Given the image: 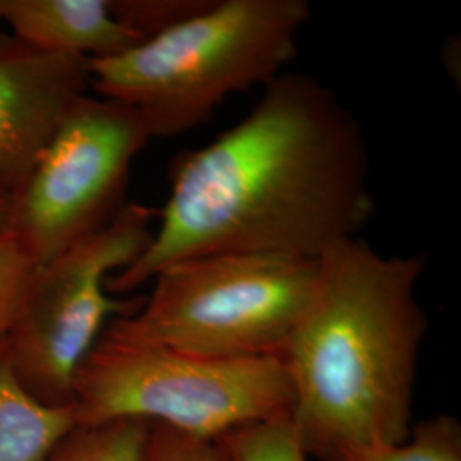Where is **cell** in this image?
Returning <instances> with one entry per match:
<instances>
[{
	"instance_id": "obj_1",
	"label": "cell",
	"mask_w": 461,
	"mask_h": 461,
	"mask_svg": "<svg viewBox=\"0 0 461 461\" xmlns=\"http://www.w3.org/2000/svg\"><path fill=\"white\" fill-rule=\"evenodd\" d=\"M361 125L329 86L282 72L243 120L180 154L140 257L106 282L131 296L166 267L214 253L318 260L375 212Z\"/></svg>"
},
{
	"instance_id": "obj_2",
	"label": "cell",
	"mask_w": 461,
	"mask_h": 461,
	"mask_svg": "<svg viewBox=\"0 0 461 461\" xmlns=\"http://www.w3.org/2000/svg\"><path fill=\"white\" fill-rule=\"evenodd\" d=\"M424 270V255H384L359 236L318 258L313 297L282 352L308 456L411 436L429 329L417 299Z\"/></svg>"
},
{
	"instance_id": "obj_3",
	"label": "cell",
	"mask_w": 461,
	"mask_h": 461,
	"mask_svg": "<svg viewBox=\"0 0 461 461\" xmlns=\"http://www.w3.org/2000/svg\"><path fill=\"white\" fill-rule=\"evenodd\" d=\"M310 17L306 0H211L165 33L89 60L91 89L137 110L152 139L180 135L232 95L282 74Z\"/></svg>"
},
{
	"instance_id": "obj_4",
	"label": "cell",
	"mask_w": 461,
	"mask_h": 461,
	"mask_svg": "<svg viewBox=\"0 0 461 461\" xmlns=\"http://www.w3.org/2000/svg\"><path fill=\"white\" fill-rule=\"evenodd\" d=\"M70 407L77 426L142 419L217 441L291 413L293 390L279 356L185 352L135 339L112 320L76 373Z\"/></svg>"
},
{
	"instance_id": "obj_5",
	"label": "cell",
	"mask_w": 461,
	"mask_h": 461,
	"mask_svg": "<svg viewBox=\"0 0 461 461\" xmlns=\"http://www.w3.org/2000/svg\"><path fill=\"white\" fill-rule=\"evenodd\" d=\"M142 306L115 318L135 339L214 357L279 356L306 312L318 260L214 253L161 270Z\"/></svg>"
},
{
	"instance_id": "obj_6",
	"label": "cell",
	"mask_w": 461,
	"mask_h": 461,
	"mask_svg": "<svg viewBox=\"0 0 461 461\" xmlns=\"http://www.w3.org/2000/svg\"><path fill=\"white\" fill-rule=\"evenodd\" d=\"M158 211L127 202L115 217L36 267L5 342L13 369L40 403L66 409L74 379L108 323L135 313L144 296H113L106 282L148 248Z\"/></svg>"
},
{
	"instance_id": "obj_7",
	"label": "cell",
	"mask_w": 461,
	"mask_h": 461,
	"mask_svg": "<svg viewBox=\"0 0 461 461\" xmlns=\"http://www.w3.org/2000/svg\"><path fill=\"white\" fill-rule=\"evenodd\" d=\"M149 140L144 116L123 103L87 95L70 110L11 198L7 232L36 267L115 217Z\"/></svg>"
},
{
	"instance_id": "obj_8",
	"label": "cell",
	"mask_w": 461,
	"mask_h": 461,
	"mask_svg": "<svg viewBox=\"0 0 461 461\" xmlns=\"http://www.w3.org/2000/svg\"><path fill=\"white\" fill-rule=\"evenodd\" d=\"M89 60L0 32V195L13 198L70 110L89 95Z\"/></svg>"
},
{
	"instance_id": "obj_9",
	"label": "cell",
	"mask_w": 461,
	"mask_h": 461,
	"mask_svg": "<svg viewBox=\"0 0 461 461\" xmlns=\"http://www.w3.org/2000/svg\"><path fill=\"white\" fill-rule=\"evenodd\" d=\"M9 33L36 49L101 60L144 40L116 19L110 0H0Z\"/></svg>"
},
{
	"instance_id": "obj_10",
	"label": "cell",
	"mask_w": 461,
	"mask_h": 461,
	"mask_svg": "<svg viewBox=\"0 0 461 461\" xmlns=\"http://www.w3.org/2000/svg\"><path fill=\"white\" fill-rule=\"evenodd\" d=\"M76 426L72 407H47L24 390L0 342V461H45Z\"/></svg>"
},
{
	"instance_id": "obj_11",
	"label": "cell",
	"mask_w": 461,
	"mask_h": 461,
	"mask_svg": "<svg viewBox=\"0 0 461 461\" xmlns=\"http://www.w3.org/2000/svg\"><path fill=\"white\" fill-rule=\"evenodd\" d=\"M316 461H461L460 420L439 413L413 424L403 443L342 446Z\"/></svg>"
},
{
	"instance_id": "obj_12",
	"label": "cell",
	"mask_w": 461,
	"mask_h": 461,
	"mask_svg": "<svg viewBox=\"0 0 461 461\" xmlns=\"http://www.w3.org/2000/svg\"><path fill=\"white\" fill-rule=\"evenodd\" d=\"M150 426L142 419L76 426L45 461H146Z\"/></svg>"
},
{
	"instance_id": "obj_13",
	"label": "cell",
	"mask_w": 461,
	"mask_h": 461,
	"mask_svg": "<svg viewBox=\"0 0 461 461\" xmlns=\"http://www.w3.org/2000/svg\"><path fill=\"white\" fill-rule=\"evenodd\" d=\"M230 461H308L291 413L236 429L224 438Z\"/></svg>"
},
{
	"instance_id": "obj_14",
	"label": "cell",
	"mask_w": 461,
	"mask_h": 461,
	"mask_svg": "<svg viewBox=\"0 0 461 461\" xmlns=\"http://www.w3.org/2000/svg\"><path fill=\"white\" fill-rule=\"evenodd\" d=\"M209 4L211 0H110L116 19L142 40L182 24Z\"/></svg>"
},
{
	"instance_id": "obj_15",
	"label": "cell",
	"mask_w": 461,
	"mask_h": 461,
	"mask_svg": "<svg viewBox=\"0 0 461 461\" xmlns=\"http://www.w3.org/2000/svg\"><path fill=\"white\" fill-rule=\"evenodd\" d=\"M36 264L9 232L0 236V342L16 321L21 303L32 282Z\"/></svg>"
},
{
	"instance_id": "obj_16",
	"label": "cell",
	"mask_w": 461,
	"mask_h": 461,
	"mask_svg": "<svg viewBox=\"0 0 461 461\" xmlns=\"http://www.w3.org/2000/svg\"><path fill=\"white\" fill-rule=\"evenodd\" d=\"M146 461H230L222 441H207L161 424L150 426Z\"/></svg>"
},
{
	"instance_id": "obj_17",
	"label": "cell",
	"mask_w": 461,
	"mask_h": 461,
	"mask_svg": "<svg viewBox=\"0 0 461 461\" xmlns=\"http://www.w3.org/2000/svg\"><path fill=\"white\" fill-rule=\"evenodd\" d=\"M9 219H11V198L0 195V236L9 230Z\"/></svg>"
}]
</instances>
